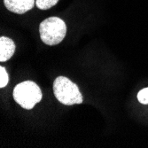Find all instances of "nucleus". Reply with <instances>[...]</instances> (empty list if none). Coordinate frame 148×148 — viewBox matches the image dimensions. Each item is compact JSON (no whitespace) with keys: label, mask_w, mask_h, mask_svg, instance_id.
<instances>
[{"label":"nucleus","mask_w":148,"mask_h":148,"mask_svg":"<svg viewBox=\"0 0 148 148\" xmlns=\"http://www.w3.org/2000/svg\"><path fill=\"white\" fill-rule=\"evenodd\" d=\"M4 3L10 12L23 14L36 5V0H4Z\"/></svg>","instance_id":"4"},{"label":"nucleus","mask_w":148,"mask_h":148,"mask_svg":"<svg viewBox=\"0 0 148 148\" xmlns=\"http://www.w3.org/2000/svg\"><path fill=\"white\" fill-rule=\"evenodd\" d=\"M53 93L63 105L72 106L83 103V95L78 86L65 76H59L53 83Z\"/></svg>","instance_id":"1"},{"label":"nucleus","mask_w":148,"mask_h":148,"mask_svg":"<svg viewBox=\"0 0 148 148\" xmlns=\"http://www.w3.org/2000/svg\"><path fill=\"white\" fill-rule=\"evenodd\" d=\"M12 97L24 109H32L43 98L40 87L32 81H25L17 84L13 90Z\"/></svg>","instance_id":"2"},{"label":"nucleus","mask_w":148,"mask_h":148,"mask_svg":"<svg viewBox=\"0 0 148 148\" xmlns=\"http://www.w3.org/2000/svg\"><path fill=\"white\" fill-rule=\"evenodd\" d=\"M40 37L47 45H56L62 42L66 34L65 21L58 17H50L39 26Z\"/></svg>","instance_id":"3"},{"label":"nucleus","mask_w":148,"mask_h":148,"mask_svg":"<svg viewBox=\"0 0 148 148\" xmlns=\"http://www.w3.org/2000/svg\"><path fill=\"white\" fill-rule=\"evenodd\" d=\"M138 100L143 105L148 104V88H145L138 93Z\"/></svg>","instance_id":"8"},{"label":"nucleus","mask_w":148,"mask_h":148,"mask_svg":"<svg viewBox=\"0 0 148 148\" xmlns=\"http://www.w3.org/2000/svg\"><path fill=\"white\" fill-rule=\"evenodd\" d=\"M15 51V44L12 39L2 36L0 38V61L5 62L10 60Z\"/></svg>","instance_id":"5"},{"label":"nucleus","mask_w":148,"mask_h":148,"mask_svg":"<svg viewBox=\"0 0 148 148\" xmlns=\"http://www.w3.org/2000/svg\"><path fill=\"white\" fill-rule=\"evenodd\" d=\"M59 0H36V5L41 10H48L57 5Z\"/></svg>","instance_id":"6"},{"label":"nucleus","mask_w":148,"mask_h":148,"mask_svg":"<svg viewBox=\"0 0 148 148\" xmlns=\"http://www.w3.org/2000/svg\"><path fill=\"white\" fill-rule=\"evenodd\" d=\"M9 82V76L5 68H0V88H4Z\"/></svg>","instance_id":"7"}]
</instances>
